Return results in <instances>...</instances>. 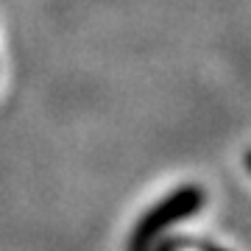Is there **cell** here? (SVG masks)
<instances>
[{"instance_id": "cell-2", "label": "cell", "mask_w": 251, "mask_h": 251, "mask_svg": "<svg viewBox=\"0 0 251 251\" xmlns=\"http://www.w3.org/2000/svg\"><path fill=\"white\" fill-rule=\"evenodd\" d=\"M246 168H249V171H251V151L246 153Z\"/></svg>"}, {"instance_id": "cell-3", "label": "cell", "mask_w": 251, "mask_h": 251, "mask_svg": "<svg viewBox=\"0 0 251 251\" xmlns=\"http://www.w3.org/2000/svg\"><path fill=\"white\" fill-rule=\"evenodd\" d=\"M209 251H221V249H209Z\"/></svg>"}, {"instance_id": "cell-1", "label": "cell", "mask_w": 251, "mask_h": 251, "mask_svg": "<svg viewBox=\"0 0 251 251\" xmlns=\"http://www.w3.org/2000/svg\"><path fill=\"white\" fill-rule=\"evenodd\" d=\"M201 201H204V193L198 187H184L179 193H173L168 201H162L156 209H151L140 221V226H137V232H134V240H131V249L134 251L145 249V243L151 240V237H156L162 229H168L173 221H184L193 212H198Z\"/></svg>"}]
</instances>
